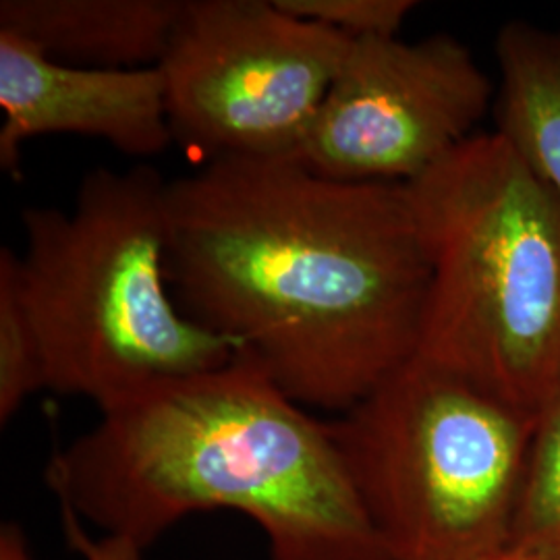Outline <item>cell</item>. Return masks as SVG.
<instances>
[{"label": "cell", "mask_w": 560, "mask_h": 560, "mask_svg": "<svg viewBox=\"0 0 560 560\" xmlns=\"http://www.w3.org/2000/svg\"><path fill=\"white\" fill-rule=\"evenodd\" d=\"M166 221L180 310L301 407L342 416L418 355L430 261L407 185L219 159L168 180Z\"/></svg>", "instance_id": "obj_1"}, {"label": "cell", "mask_w": 560, "mask_h": 560, "mask_svg": "<svg viewBox=\"0 0 560 560\" xmlns=\"http://www.w3.org/2000/svg\"><path fill=\"white\" fill-rule=\"evenodd\" d=\"M46 483L78 520L141 550L185 517L224 509L260 525L270 560H393L330 423L241 353L101 411L55 453Z\"/></svg>", "instance_id": "obj_2"}, {"label": "cell", "mask_w": 560, "mask_h": 560, "mask_svg": "<svg viewBox=\"0 0 560 560\" xmlns=\"http://www.w3.org/2000/svg\"><path fill=\"white\" fill-rule=\"evenodd\" d=\"M430 291L421 360L538 423L560 400V200L497 131L407 185Z\"/></svg>", "instance_id": "obj_3"}, {"label": "cell", "mask_w": 560, "mask_h": 560, "mask_svg": "<svg viewBox=\"0 0 560 560\" xmlns=\"http://www.w3.org/2000/svg\"><path fill=\"white\" fill-rule=\"evenodd\" d=\"M166 185L152 166L96 168L71 210H21L18 277L48 390L106 411L237 360V345L191 320L173 295Z\"/></svg>", "instance_id": "obj_4"}, {"label": "cell", "mask_w": 560, "mask_h": 560, "mask_svg": "<svg viewBox=\"0 0 560 560\" xmlns=\"http://www.w3.org/2000/svg\"><path fill=\"white\" fill-rule=\"evenodd\" d=\"M328 423L393 560H483L511 546L538 423L421 358Z\"/></svg>", "instance_id": "obj_5"}, {"label": "cell", "mask_w": 560, "mask_h": 560, "mask_svg": "<svg viewBox=\"0 0 560 560\" xmlns=\"http://www.w3.org/2000/svg\"><path fill=\"white\" fill-rule=\"evenodd\" d=\"M351 42L275 0H187L161 65L173 143L206 162L293 156Z\"/></svg>", "instance_id": "obj_6"}, {"label": "cell", "mask_w": 560, "mask_h": 560, "mask_svg": "<svg viewBox=\"0 0 560 560\" xmlns=\"http://www.w3.org/2000/svg\"><path fill=\"white\" fill-rule=\"evenodd\" d=\"M494 101L483 67L448 34L353 40L291 159L324 179L409 185L478 136Z\"/></svg>", "instance_id": "obj_7"}, {"label": "cell", "mask_w": 560, "mask_h": 560, "mask_svg": "<svg viewBox=\"0 0 560 560\" xmlns=\"http://www.w3.org/2000/svg\"><path fill=\"white\" fill-rule=\"evenodd\" d=\"M0 166L9 177L20 175L23 145L44 136L106 141L138 159L173 143L161 67H75L9 30H0Z\"/></svg>", "instance_id": "obj_8"}, {"label": "cell", "mask_w": 560, "mask_h": 560, "mask_svg": "<svg viewBox=\"0 0 560 560\" xmlns=\"http://www.w3.org/2000/svg\"><path fill=\"white\" fill-rule=\"evenodd\" d=\"M187 0H2L0 30L88 69L161 67Z\"/></svg>", "instance_id": "obj_9"}, {"label": "cell", "mask_w": 560, "mask_h": 560, "mask_svg": "<svg viewBox=\"0 0 560 560\" xmlns=\"http://www.w3.org/2000/svg\"><path fill=\"white\" fill-rule=\"evenodd\" d=\"M494 48V131L560 200V30L509 21Z\"/></svg>", "instance_id": "obj_10"}, {"label": "cell", "mask_w": 560, "mask_h": 560, "mask_svg": "<svg viewBox=\"0 0 560 560\" xmlns=\"http://www.w3.org/2000/svg\"><path fill=\"white\" fill-rule=\"evenodd\" d=\"M509 548L560 560V400L536 425Z\"/></svg>", "instance_id": "obj_11"}, {"label": "cell", "mask_w": 560, "mask_h": 560, "mask_svg": "<svg viewBox=\"0 0 560 560\" xmlns=\"http://www.w3.org/2000/svg\"><path fill=\"white\" fill-rule=\"evenodd\" d=\"M48 390L40 337L21 295L18 252L0 249V423L32 395Z\"/></svg>", "instance_id": "obj_12"}, {"label": "cell", "mask_w": 560, "mask_h": 560, "mask_svg": "<svg viewBox=\"0 0 560 560\" xmlns=\"http://www.w3.org/2000/svg\"><path fill=\"white\" fill-rule=\"evenodd\" d=\"M293 18L335 30L351 40L399 36L413 0H275Z\"/></svg>", "instance_id": "obj_13"}, {"label": "cell", "mask_w": 560, "mask_h": 560, "mask_svg": "<svg viewBox=\"0 0 560 560\" xmlns=\"http://www.w3.org/2000/svg\"><path fill=\"white\" fill-rule=\"evenodd\" d=\"M62 517V529L69 546L80 555L83 560H143L141 555L143 550L138 548L131 541L113 538V536H102V538H92L81 521L69 511L60 509Z\"/></svg>", "instance_id": "obj_14"}, {"label": "cell", "mask_w": 560, "mask_h": 560, "mask_svg": "<svg viewBox=\"0 0 560 560\" xmlns=\"http://www.w3.org/2000/svg\"><path fill=\"white\" fill-rule=\"evenodd\" d=\"M0 560H34L18 523H4L0 529Z\"/></svg>", "instance_id": "obj_15"}, {"label": "cell", "mask_w": 560, "mask_h": 560, "mask_svg": "<svg viewBox=\"0 0 560 560\" xmlns=\"http://www.w3.org/2000/svg\"><path fill=\"white\" fill-rule=\"evenodd\" d=\"M483 560H546L538 559V557H532V555H525V552H520V550H515V548H506V550H502L499 555H494V557H488V559Z\"/></svg>", "instance_id": "obj_16"}]
</instances>
